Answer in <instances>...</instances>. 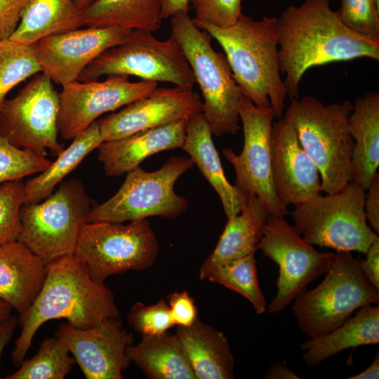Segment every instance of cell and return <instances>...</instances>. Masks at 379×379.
Wrapping results in <instances>:
<instances>
[{
	"label": "cell",
	"instance_id": "1",
	"mask_svg": "<svg viewBox=\"0 0 379 379\" xmlns=\"http://www.w3.org/2000/svg\"><path fill=\"white\" fill-rule=\"evenodd\" d=\"M279 65L291 100L310 68L360 58L379 60V42L347 27L331 9L330 0H305L290 5L277 18Z\"/></svg>",
	"mask_w": 379,
	"mask_h": 379
},
{
	"label": "cell",
	"instance_id": "2",
	"mask_svg": "<svg viewBox=\"0 0 379 379\" xmlns=\"http://www.w3.org/2000/svg\"><path fill=\"white\" fill-rule=\"evenodd\" d=\"M44 285L18 324L21 333L11 354L15 367L25 359L35 333L46 321L65 319L86 329L108 318H119L114 295L105 284L95 282L84 263L73 253L46 265Z\"/></svg>",
	"mask_w": 379,
	"mask_h": 379
},
{
	"label": "cell",
	"instance_id": "3",
	"mask_svg": "<svg viewBox=\"0 0 379 379\" xmlns=\"http://www.w3.org/2000/svg\"><path fill=\"white\" fill-rule=\"evenodd\" d=\"M194 22L221 46L242 94L257 106H271L275 117H283L287 93L279 65L277 18L255 20L241 13L226 27Z\"/></svg>",
	"mask_w": 379,
	"mask_h": 379
},
{
	"label": "cell",
	"instance_id": "4",
	"mask_svg": "<svg viewBox=\"0 0 379 379\" xmlns=\"http://www.w3.org/2000/svg\"><path fill=\"white\" fill-rule=\"evenodd\" d=\"M349 100L324 105L307 95L291 100L286 112L297 137L318 168L321 192H338L352 181L354 140L349 128Z\"/></svg>",
	"mask_w": 379,
	"mask_h": 379
},
{
	"label": "cell",
	"instance_id": "5",
	"mask_svg": "<svg viewBox=\"0 0 379 379\" xmlns=\"http://www.w3.org/2000/svg\"><path fill=\"white\" fill-rule=\"evenodd\" d=\"M171 36L179 44L204 99L202 113L212 134H235L243 95L225 54L215 51L211 36L198 27L188 13L171 18Z\"/></svg>",
	"mask_w": 379,
	"mask_h": 379
},
{
	"label": "cell",
	"instance_id": "6",
	"mask_svg": "<svg viewBox=\"0 0 379 379\" xmlns=\"http://www.w3.org/2000/svg\"><path fill=\"white\" fill-rule=\"evenodd\" d=\"M325 275L317 286L297 295L291 307L300 329L309 338L332 331L357 310L379 302V291L350 251H336Z\"/></svg>",
	"mask_w": 379,
	"mask_h": 379
},
{
	"label": "cell",
	"instance_id": "7",
	"mask_svg": "<svg viewBox=\"0 0 379 379\" xmlns=\"http://www.w3.org/2000/svg\"><path fill=\"white\" fill-rule=\"evenodd\" d=\"M91 206L83 183L72 178L43 201L22 204L18 238L46 265L73 254Z\"/></svg>",
	"mask_w": 379,
	"mask_h": 379
},
{
	"label": "cell",
	"instance_id": "8",
	"mask_svg": "<svg viewBox=\"0 0 379 379\" xmlns=\"http://www.w3.org/2000/svg\"><path fill=\"white\" fill-rule=\"evenodd\" d=\"M366 190L354 181L342 190L294 206L293 226L312 245L366 253L378 237L366 219Z\"/></svg>",
	"mask_w": 379,
	"mask_h": 379
},
{
	"label": "cell",
	"instance_id": "9",
	"mask_svg": "<svg viewBox=\"0 0 379 379\" xmlns=\"http://www.w3.org/2000/svg\"><path fill=\"white\" fill-rule=\"evenodd\" d=\"M194 165L188 157L173 156L154 171L135 168L126 173L113 197L92 207L86 222H124L150 216L177 218L189 204L185 197L175 192V183Z\"/></svg>",
	"mask_w": 379,
	"mask_h": 379
},
{
	"label": "cell",
	"instance_id": "10",
	"mask_svg": "<svg viewBox=\"0 0 379 379\" xmlns=\"http://www.w3.org/2000/svg\"><path fill=\"white\" fill-rule=\"evenodd\" d=\"M111 75L133 76L187 88H192L196 83L191 67L174 39L170 36L161 41L152 32L142 29H133L122 43L101 53L78 80L95 81Z\"/></svg>",
	"mask_w": 379,
	"mask_h": 379
},
{
	"label": "cell",
	"instance_id": "11",
	"mask_svg": "<svg viewBox=\"0 0 379 379\" xmlns=\"http://www.w3.org/2000/svg\"><path fill=\"white\" fill-rule=\"evenodd\" d=\"M159 250L156 235L147 219L129 224L85 222L74 254L86 266L91 279L104 284L110 275L152 266Z\"/></svg>",
	"mask_w": 379,
	"mask_h": 379
},
{
	"label": "cell",
	"instance_id": "12",
	"mask_svg": "<svg viewBox=\"0 0 379 379\" xmlns=\"http://www.w3.org/2000/svg\"><path fill=\"white\" fill-rule=\"evenodd\" d=\"M258 249L279 266L277 291L267 308L271 314L283 311L309 284L325 274L335 256L317 251L284 218L272 215Z\"/></svg>",
	"mask_w": 379,
	"mask_h": 379
},
{
	"label": "cell",
	"instance_id": "13",
	"mask_svg": "<svg viewBox=\"0 0 379 379\" xmlns=\"http://www.w3.org/2000/svg\"><path fill=\"white\" fill-rule=\"evenodd\" d=\"M58 93L44 73L35 75L0 109V133L12 144L46 156L64 149L58 139Z\"/></svg>",
	"mask_w": 379,
	"mask_h": 379
},
{
	"label": "cell",
	"instance_id": "14",
	"mask_svg": "<svg viewBox=\"0 0 379 379\" xmlns=\"http://www.w3.org/2000/svg\"><path fill=\"white\" fill-rule=\"evenodd\" d=\"M239 115L244 131L243 149L239 154L231 149H222L223 155L234 169L235 185L246 195L258 197L269 215L284 218L290 212L279 202L272 178L273 109L271 106H257L243 95Z\"/></svg>",
	"mask_w": 379,
	"mask_h": 379
},
{
	"label": "cell",
	"instance_id": "15",
	"mask_svg": "<svg viewBox=\"0 0 379 379\" xmlns=\"http://www.w3.org/2000/svg\"><path fill=\"white\" fill-rule=\"evenodd\" d=\"M157 86L158 82H133L124 75L63 85L58 93V132L63 139L72 140L103 114L149 95Z\"/></svg>",
	"mask_w": 379,
	"mask_h": 379
},
{
	"label": "cell",
	"instance_id": "16",
	"mask_svg": "<svg viewBox=\"0 0 379 379\" xmlns=\"http://www.w3.org/2000/svg\"><path fill=\"white\" fill-rule=\"evenodd\" d=\"M133 29L87 27L45 37L32 48L41 68L53 83L78 80L87 66L106 50L125 41Z\"/></svg>",
	"mask_w": 379,
	"mask_h": 379
},
{
	"label": "cell",
	"instance_id": "17",
	"mask_svg": "<svg viewBox=\"0 0 379 379\" xmlns=\"http://www.w3.org/2000/svg\"><path fill=\"white\" fill-rule=\"evenodd\" d=\"M55 337L68 348L87 379H121L131 361L126 348L133 338L119 318H108L81 329L61 324Z\"/></svg>",
	"mask_w": 379,
	"mask_h": 379
},
{
	"label": "cell",
	"instance_id": "18",
	"mask_svg": "<svg viewBox=\"0 0 379 379\" xmlns=\"http://www.w3.org/2000/svg\"><path fill=\"white\" fill-rule=\"evenodd\" d=\"M202 112V101L192 88H158L122 109L98 119L103 141L122 138L135 133L189 119Z\"/></svg>",
	"mask_w": 379,
	"mask_h": 379
},
{
	"label": "cell",
	"instance_id": "19",
	"mask_svg": "<svg viewBox=\"0 0 379 379\" xmlns=\"http://www.w3.org/2000/svg\"><path fill=\"white\" fill-rule=\"evenodd\" d=\"M271 169L274 191L286 208L321 193L318 168L302 147L286 113L272 125Z\"/></svg>",
	"mask_w": 379,
	"mask_h": 379
},
{
	"label": "cell",
	"instance_id": "20",
	"mask_svg": "<svg viewBox=\"0 0 379 379\" xmlns=\"http://www.w3.org/2000/svg\"><path fill=\"white\" fill-rule=\"evenodd\" d=\"M189 119L141 131L122 138L103 141L98 147V159L107 175H123L154 154L181 148Z\"/></svg>",
	"mask_w": 379,
	"mask_h": 379
},
{
	"label": "cell",
	"instance_id": "21",
	"mask_svg": "<svg viewBox=\"0 0 379 379\" xmlns=\"http://www.w3.org/2000/svg\"><path fill=\"white\" fill-rule=\"evenodd\" d=\"M46 274V264L20 241L0 246V298L19 314L31 307Z\"/></svg>",
	"mask_w": 379,
	"mask_h": 379
},
{
	"label": "cell",
	"instance_id": "22",
	"mask_svg": "<svg viewBox=\"0 0 379 379\" xmlns=\"http://www.w3.org/2000/svg\"><path fill=\"white\" fill-rule=\"evenodd\" d=\"M212 132L203 114H197L187 122L181 147L197 166L219 196L227 218L237 215L244 207L248 196L227 179L212 140Z\"/></svg>",
	"mask_w": 379,
	"mask_h": 379
},
{
	"label": "cell",
	"instance_id": "23",
	"mask_svg": "<svg viewBox=\"0 0 379 379\" xmlns=\"http://www.w3.org/2000/svg\"><path fill=\"white\" fill-rule=\"evenodd\" d=\"M269 214L261 200L248 195L242 210L227 218V224L213 251L202 263L200 279L216 266L255 253L258 249Z\"/></svg>",
	"mask_w": 379,
	"mask_h": 379
},
{
	"label": "cell",
	"instance_id": "24",
	"mask_svg": "<svg viewBox=\"0 0 379 379\" xmlns=\"http://www.w3.org/2000/svg\"><path fill=\"white\" fill-rule=\"evenodd\" d=\"M196 379L234 378V359L222 332L198 319L190 326H178L175 333Z\"/></svg>",
	"mask_w": 379,
	"mask_h": 379
},
{
	"label": "cell",
	"instance_id": "25",
	"mask_svg": "<svg viewBox=\"0 0 379 379\" xmlns=\"http://www.w3.org/2000/svg\"><path fill=\"white\" fill-rule=\"evenodd\" d=\"M349 128L354 140L352 180L365 190L379 166V93L368 92L353 104Z\"/></svg>",
	"mask_w": 379,
	"mask_h": 379
},
{
	"label": "cell",
	"instance_id": "26",
	"mask_svg": "<svg viewBox=\"0 0 379 379\" xmlns=\"http://www.w3.org/2000/svg\"><path fill=\"white\" fill-rule=\"evenodd\" d=\"M379 343V307L366 305L332 331L310 338L300 345L302 360L310 368L347 348Z\"/></svg>",
	"mask_w": 379,
	"mask_h": 379
},
{
	"label": "cell",
	"instance_id": "27",
	"mask_svg": "<svg viewBox=\"0 0 379 379\" xmlns=\"http://www.w3.org/2000/svg\"><path fill=\"white\" fill-rule=\"evenodd\" d=\"M84 25L81 11L74 0H29L8 38L26 45Z\"/></svg>",
	"mask_w": 379,
	"mask_h": 379
},
{
	"label": "cell",
	"instance_id": "28",
	"mask_svg": "<svg viewBox=\"0 0 379 379\" xmlns=\"http://www.w3.org/2000/svg\"><path fill=\"white\" fill-rule=\"evenodd\" d=\"M126 355L149 378L196 379L186 354L175 334L143 335Z\"/></svg>",
	"mask_w": 379,
	"mask_h": 379
},
{
	"label": "cell",
	"instance_id": "29",
	"mask_svg": "<svg viewBox=\"0 0 379 379\" xmlns=\"http://www.w3.org/2000/svg\"><path fill=\"white\" fill-rule=\"evenodd\" d=\"M84 25L157 31L160 0H95L81 11Z\"/></svg>",
	"mask_w": 379,
	"mask_h": 379
},
{
	"label": "cell",
	"instance_id": "30",
	"mask_svg": "<svg viewBox=\"0 0 379 379\" xmlns=\"http://www.w3.org/2000/svg\"><path fill=\"white\" fill-rule=\"evenodd\" d=\"M103 142L98 120L72 140L44 171L24 184V204L41 201L54 192L79 164Z\"/></svg>",
	"mask_w": 379,
	"mask_h": 379
},
{
	"label": "cell",
	"instance_id": "31",
	"mask_svg": "<svg viewBox=\"0 0 379 379\" xmlns=\"http://www.w3.org/2000/svg\"><path fill=\"white\" fill-rule=\"evenodd\" d=\"M255 253L232 260L211 270L205 276L209 281L222 285L244 296L255 312L263 314L267 302L260 288Z\"/></svg>",
	"mask_w": 379,
	"mask_h": 379
},
{
	"label": "cell",
	"instance_id": "32",
	"mask_svg": "<svg viewBox=\"0 0 379 379\" xmlns=\"http://www.w3.org/2000/svg\"><path fill=\"white\" fill-rule=\"evenodd\" d=\"M67 347L57 337L48 338L41 343L37 353L24 360L15 373L6 379H63L76 361Z\"/></svg>",
	"mask_w": 379,
	"mask_h": 379
},
{
	"label": "cell",
	"instance_id": "33",
	"mask_svg": "<svg viewBox=\"0 0 379 379\" xmlns=\"http://www.w3.org/2000/svg\"><path fill=\"white\" fill-rule=\"evenodd\" d=\"M41 72L32 45L0 41V109L6 95L20 83Z\"/></svg>",
	"mask_w": 379,
	"mask_h": 379
},
{
	"label": "cell",
	"instance_id": "34",
	"mask_svg": "<svg viewBox=\"0 0 379 379\" xmlns=\"http://www.w3.org/2000/svg\"><path fill=\"white\" fill-rule=\"evenodd\" d=\"M51 163L46 156L14 145L0 133V185L40 173Z\"/></svg>",
	"mask_w": 379,
	"mask_h": 379
},
{
	"label": "cell",
	"instance_id": "35",
	"mask_svg": "<svg viewBox=\"0 0 379 379\" xmlns=\"http://www.w3.org/2000/svg\"><path fill=\"white\" fill-rule=\"evenodd\" d=\"M340 21L354 32L379 42V7L373 0H340Z\"/></svg>",
	"mask_w": 379,
	"mask_h": 379
},
{
	"label": "cell",
	"instance_id": "36",
	"mask_svg": "<svg viewBox=\"0 0 379 379\" xmlns=\"http://www.w3.org/2000/svg\"><path fill=\"white\" fill-rule=\"evenodd\" d=\"M23 204L24 183L20 180L0 185V246L18 240Z\"/></svg>",
	"mask_w": 379,
	"mask_h": 379
},
{
	"label": "cell",
	"instance_id": "37",
	"mask_svg": "<svg viewBox=\"0 0 379 379\" xmlns=\"http://www.w3.org/2000/svg\"><path fill=\"white\" fill-rule=\"evenodd\" d=\"M127 320L129 325L142 335L161 334L175 326L168 304L164 300L151 305L135 302L128 314Z\"/></svg>",
	"mask_w": 379,
	"mask_h": 379
},
{
	"label": "cell",
	"instance_id": "38",
	"mask_svg": "<svg viewBox=\"0 0 379 379\" xmlns=\"http://www.w3.org/2000/svg\"><path fill=\"white\" fill-rule=\"evenodd\" d=\"M194 22L226 27L234 24L240 16L242 0H192Z\"/></svg>",
	"mask_w": 379,
	"mask_h": 379
},
{
	"label": "cell",
	"instance_id": "39",
	"mask_svg": "<svg viewBox=\"0 0 379 379\" xmlns=\"http://www.w3.org/2000/svg\"><path fill=\"white\" fill-rule=\"evenodd\" d=\"M168 300L174 325L188 326L197 319V307L187 291L172 293Z\"/></svg>",
	"mask_w": 379,
	"mask_h": 379
},
{
	"label": "cell",
	"instance_id": "40",
	"mask_svg": "<svg viewBox=\"0 0 379 379\" xmlns=\"http://www.w3.org/2000/svg\"><path fill=\"white\" fill-rule=\"evenodd\" d=\"M29 0H0V35L8 39L17 27Z\"/></svg>",
	"mask_w": 379,
	"mask_h": 379
},
{
	"label": "cell",
	"instance_id": "41",
	"mask_svg": "<svg viewBox=\"0 0 379 379\" xmlns=\"http://www.w3.org/2000/svg\"><path fill=\"white\" fill-rule=\"evenodd\" d=\"M365 196L364 210L367 221L373 231L379 233V173L377 172L368 185Z\"/></svg>",
	"mask_w": 379,
	"mask_h": 379
},
{
	"label": "cell",
	"instance_id": "42",
	"mask_svg": "<svg viewBox=\"0 0 379 379\" xmlns=\"http://www.w3.org/2000/svg\"><path fill=\"white\" fill-rule=\"evenodd\" d=\"M366 259H358L362 272L367 280L379 291V237L368 247Z\"/></svg>",
	"mask_w": 379,
	"mask_h": 379
},
{
	"label": "cell",
	"instance_id": "43",
	"mask_svg": "<svg viewBox=\"0 0 379 379\" xmlns=\"http://www.w3.org/2000/svg\"><path fill=\"white\" fill-rule=\"evenodd\" d=\"M192 0H160L162 20H166L180 13H188Z\"/></svg>",
	"mask_w": 379,
	"mask_h": 379
},
{
	"label": "cell",
	"instance_id": "44",
	"mask_svg": "<svg viewBox=\"0 0 379 379\" xmlns=\"http://www.w3.org/2000/svg\"><path fill=\"white\" fill-rule=\"evenodd\" d=\"M18 324V318L11 314L0 323V358L4 348L11 340Z\"/></svg>",
	"mask_w": 379,
	"mask_h": 379
},
{
	"label": "cell",
	"instance_id": "45",
	"mask_svg": "<svg viewBox=\"0 0 379 379\" xmlns=\"http://www.w3.org/2000/svg\"><path fill=\"white\" fill-rule=\"evenodd\" d=\"M265 377L268 379L300 378L292 370L282 364H274L270 366Z\"/></svg>",
	"mask_w": 379,
	"mask_h": 379
},
{
	"label": "cell",
	"instance_id": "46",
	"mask_svg": "<svg viewBox=\"0 0 379 379\" xmlns=\"http://www.w3.org/2000/svg\"><path fill=\"white\" fill-rule=\"evenodd\" d=\"M349 379H378L379 378V354L376 353L372 363L362 372L352 375Z\"/></svg>",
	"mask_w": 379,
	"mask_h": 379
},
{
	"label": "cell",
	"instance_id": "47",
	"mask_svg": "<svg viewBox=\"0 0 379 379\" xmlns=\"http://www.w3.org/2000/svg\"><path fill=\"white\" fill-rule=\"evenodd\" d=\"M13 309L10 304L0 298V323L11 315Z\"/></svg>",
	"mask_w": 379,
	"mask_h": 379
},
{
	"label": "cell",
	"instance_id": "48",
	"mask_svg": "<svg viewBox=\"0 0 379 379\" xmlns=\"http://www.w3.org/2000/svg\"><path fill=\"white\" fill-rule=\"evenodd\" d=\"M77 6L82 11L95 0H74Z\"/></svg>",
	"mask_w": 379,
	"mask_h": 379
},
{
	"label": "cell",
	"instance_id": "49",
	"mask_svg": "<svg viewBox=\"0 0 379 379\" xmlns=\"http://www.w3.org/2000/svg\"><path fill=\"white\" fill-rule=\"evenodd\" d=\"M378 7H379V0H373Z\"/></svg>",
	"mask_w": 379,
	"mask_h": 379
},
{
	"label": "cell",
	"instance_id": "50",
	"mask_svg": "<svg viewBox=\"0 0 379 379\" xmlns=\"http://www.w3.org/2000/svg\"><path fill=\"white\" fill-rule=\"evenodd\" d=\"M1 40H2V38H1V35H0V41H1Z\"/></svg>",
	"mask_w": 379,
	"mask_h": 379
}]
</instances>
